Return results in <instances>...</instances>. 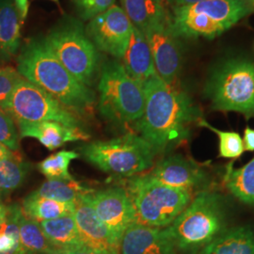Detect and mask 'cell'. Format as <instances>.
I'll use <instances>...</instances> for the list:
<instances>
[{
    "label": "cell",
    "instance_id": "obj_1",
    "mask_svg": "<svg viewBox=\"0 0 254 254\" xmlns=\"http://www.w3.org/2000/svg\"><path fill=\"white\" fill-rule=\"evenodd\" d=\"M145 108L136 124L139 136L163 154L185 141L194 123H199L200 111L187 93L164 82L157 74L143 83Z\"/></svg>",
    "mask_w": 254,
    "mask_h": 254
},
{
    "label": "cell",
    "instance_id": "obj_2",
    "mask_svg": "<svg viewBox=\"0 0 254 254\" xmlns=\"http://www.w3.org/2000/svg\"><path fill=\"white\" fill-rule=\"evenodd\" d=\"M17 71L75 115L88 114L93 109L95 93L61 64L45 39L27 42L18 56Z\"/></svg>",
    "mask_w": 254,
    "mask_h": 254
},
{
    "label": "cell",
    "instance_id": "obj_3",
    "mask_svg": "<svg viewBox=\"0 0 254 254\" xmlns=\"http://www.w3.org/2000/svg\"><path fill=\"white\" fill-rule=\"evenodd\" d=\"M225 211L220 195L201 191L173 223L166 228L176 249L202 250L224 230Z\"/></svg>",
    "mask_w": 254,
    "mask_h": 254
},
{
    "label": "cell",
    "instance_id": "obj_4",
    "mask_svg": "<svg viewBox=\"0 0 254 254\" xmlns=\"http://www.w3.org/2000/svg\"><path fill=\"white\" fill-rule=\"evenodd\" d=\"M126 190L136 223L149 227H169L192 200L190 191L166 186L148 174L129 179Z\"/></svg>",
    "mask_w": 254,
    "mask_h": 254
},
{
    "label": "cell",
    "instance_id": "obj_5",
    "mask_svg": "<svg viewBox=\"0 0 254 254\" xmlns=\"http://www.w3.org/2000/svg\"><path fill=\"white\" fill-rule=\"evenodd\" d=\"M98 91L99 110L109 122L136 124L142 117L145 108L143 84L131 77L121 63L112 61L103 66Z\"/></svg>",
    "mask_w": 254,
    "mask_h": 254
},
{
    "label": "cell",
    "instance_id": "obj_6",
    "mask_svg": "<svg viewBox=\"0 0 254 254\" xmlns=\"http://www.w3.org/2000/svg\"><path fill=\"white\" fill-rule=\"evenodd\" d=\"M85 159L99 170L119 177H134L154 165L155 153L142 136L135 133L83 146Z\"/></svg>",
    "mask_w": 254,
    "mask_h": 254
},
{
    "label": "cell",
    "instance_id": "obj_7",
    "mask_svg": "<svg viewBox=\"0 0 254 254\" xmlns=\"http://www.w3.org/2000/svg\"><path fill=\"white\" fill-rule=\"evenodd\" d=\"M205 92L213 109L254 115V64L233 59L211 74Z\"/></svg>",
    "mask_w": 254,
    "mask_h": 254
},
{
    "label": "cell",
    "instance_id": "obj_8",
    "mask_svg": "<svg viewBox=\"0 0 254 254\" xmlns=\"http://www.w3.org/2000/svg\"><path fill=\"white\" fill-rule=\"evenodd\" d=\"M61 64L84 85L91 87L99 70V56L82 25L65 21L50 30L45 38Z\"/></svg>",
    "mask_w": 254,
    "mask_h": 254
},
{
    "label": "cell",
    "instance_id": "obj_9",
    "mask_svg": "<svg viewBox=\"0 0 254 254\" xmlns=\"http://www.w3.org/2000/svg\"><path fill=\"white\" fill-rule=\"evenodd\" d=\"M5 110L17 125L57 122L67 127H80L74 113L23 76L12 91Z\"/></svg>",
    "mask_w": 254,
    "mask_h": 254
},
{
    "label": "cell",
    "instance_id": "obj_10",
    "mask_svg": "<svg viewBox=\"0 0 254 254\" xmlns=\"http://www.w3.org/2000/svg\"><path fill=\"white\" fill-rule=\"evenodd\" d=\"M133 24L124 9L113 5L99 15L91 19L86 34L102 52L122 59L126 53Z\"/></svg>",
    "mask_w": 254,
    "mask_h": 254
},
{
    "label": "cell",
    "instance_id": "obj_11",
    "mask_svg": "<svg viewBox=\"0 0 254 254\" xmlns=\"http://www.w3.org/2000/svg\"><path fill=\"white\" fill-rule=\"evenodd\" d=\"M151 48L156 74L169 85L176 81L183 64V51L179 37L168 18L155 24L143 32Z\"/></svg>",
    "mask_w": 254,
    "mask_h": 254
},
{
    "label": "cell",
    "instance_id": "obj_12",
    "mask_svg": "<svg viewBox=\"0 0 254 254\" xmlns=\"http://www.w3.org/2000/svg\"><path fill=\"white\" fill-rule=\"evenodd\" d=\"M84 198L90 202L98 218L121 243L127 229L136 222L134 206L127 190L109 188L91 190Z\"/></svg>",
    "mask_w": 254,
    "mask_h": 254
},
{
    "label": "cell",
    "instance_id": "obj_13",
    "mask_svg": "<svg viewBox=\"0 0 254 254\" xmlns=\"http://www.w3.org/2000/svg\"><path fill=\"white\" fill-rule=\"evenodd\" d=\"M84 196L75 203L73 215L82 244L102 253L120 254L121 243L98 218Z\"/></svg>",
    "mask_w": 254,
    "mask_h": 254
},
{
    "label": "cell",
    "instance_id": "obj_14",
    "mask_svg": "<svg viewBox=\"0 0 254 254\" xmlns=\"http://www.w3.org/2000/svg\"><path fill=\"white\" fill-rule=\"evenodd\" d=\"M148 175L166 186L190 192L206 180V174L200 166L179 154L164 158Z\"/></svg>",
    "mask_w": 254,
    "mask_h": 254
},
{
    "label": "cell",
    "instance_id": "obj_15",
    "mask_svg": "<svg viewBox=\"0 0 254 254\" xmlns=\"http://www.w3.org/2000/svg\"><path fill=\"white\" fill-rule=\"evenodd\" d=\"M120 254H176V247L166 228L135 222L122 238Z\"/></svg>",
    "mask_w": 254,
    "mask_h": 254
},
{
    "label": "cell",
    "instance_id": "obj_16",
    "mask_svg": "<svg viewBox=\"0 0 254 254\" xmlns=\"http://www.w3.org/2000/svg\"><path fill=\"white\" fill-rule=\"evenodd\" d=\"M19 135L33 137L48 150L54 151L67 142L86 140L90 136L80 127H70L57 122L18 125Z\"/></svg>",
    "mask_w": 254,
    "mask_h": 254
},
{
    "label": "cell",
    "instance_id": "obj_17",
    "mask_svg": "<svg viewBox=\"0 0 254 254\" xmlns=\"http://www.w3.org/2000/svg\"><path fill=\"white\" fill-rule=\"evenodd\" d=\"M122 59V64L127 73L136 81L143 84L156 74L153 55L145 35L134 26L126 53Z\"/></svg>",
    "mask_w": 254,
    "mask_h": 254
},
{
    "label": "cell",
    "instance_id": "obj_18",
    "mask_svg": "<svg viewBox=\"0 0 254 254\" xmlns=\"http://www.w3.org/2000/svg\"><path fill=\"white\" fill-rule=\"evenodd\" d=\"M190 12L204 13L226 30L254 11L252 0H205L190 6H181Z\"/></svg>",
    "mask_w": 254,
    "mask_h": 254
},
{
    "label": "cell",
    "instance_id": "obj_19",
    "mask_svg": "<svg viewBox=\"0 0 254 254\" xmlns=\"http://www.w3.org/2000/svg\"><path fill=\"white\" fill-rule=\"evenodd\" d=\"M171 20L173 31L178 37L201 36L213 39L226 30L219 23L206 14L190 12L181 7L175 8L173 19Z\"/></svg>",
    "mask_w": 254,
    "mask_h": 254
},
{
    "label": "cell",
    "instance_id": "obj_20",
    "mask_svg": "<svg viewBox=\"0 0 254 254\" xmlns=\"http://www.w3.org/2000/svg\"><path fill=\"white\" fill-rule=\"evenodd\" d=\"M23 21L12 0H3L0 6V64L14 57L20 46Z\"/></svg>",
    "mask_w": 254,
    "mask_h": 254
},
{
    "label": "cell",
    "instance_id": "obj_21",
    "mask_svg": "<svg viewBox=\"0 0 254 254\" xmlns=\"http://www.w3.org/2000/svg\"><path fill=\"white\" fill-rule=\"evenodd\" d=\"M200 254H254V231L247 226L223 231Z\"/></svg>",
    "mask_w": 254,
    "mask_h": 254
},
{
    "label": "cell",
    "instance_id": "obj_22",
    "mask_svg": "<svg viewBox=\"0 0 254 254\" xmlns=\"http://www.w3.org/2000/svg\"><path fill=\"white\" fill-rule=\"evenodd\" d=\"M124 11L141 32L169 18L162 0H121Z\"/></svg>",
    "mask_w": 254,
    "mask_h": 254
},
{
    "label": "cell",
    "instance_id": "obj_23",
    "mask_svg": "<svg viewBox=\"0 0 254 254\" xmlns=\"http://www.w3.org/2000/svg\"><path fill=\"white\" fill-rule=\"evenodd\" d=\"M40 225L48 241L60 252L83 245L73 215L42 221Z\"/></svg>",
    "mask_w": 254,
    "mask_h": 254
},
{
    "label": "cell",
    "instance_id": "obj_24",
    "mask_svg": "<svg viewBox=\"0 0 254 254\" xmlns=\"http://www.w3.org/2000/svg\"><path fill=\"white\" fill-rule=\"evenodd\" d=\"M21 208L27 218L42 222L73 215L75 203L46 199L30 193L23 200Z\"/></svg>",
    "mask_w": 254,
    "mask_h": 254
},
{
    "label": "cell",
    "instance_id": "obj_25",
    "mask_svg": "<svg viewBox=\"0 0 254 254\" xmlns=\"http://www.w3.org/2000/svg\"><path fill=\"white\" fill-rule=\"evenodd\" d=\"M19 238L25 254H59L57 250L46 238L40 222L27 218L21 212L18 219Z\"/></svg>",
    "mask_w": 254,
    "mask_h": 254
},
{
    "label": "cell",
    "instance_id": "obj_26",
    "mask_svg": "<svg viewBox=\"0 0 254 254\" xmlns=\"http://www.w3.org/2000/svg\"><path fill=\"white\" fill-rule=\"evenodd\" d=\"M224 183L236 199L254 205V157L240 169H234L233 165L226 168Z\"/></svg>",
    "mask_w": 254,
    "mask_h": 254
},
{
    "label": "cell",
    "instance_id": "obj_27",
    "mask_svg": "<svg viewBox=\"0 0 254 254\" xmlns=\"http://www.w3.org/2000/svg\"><path fill=\"white\" fill-rule=\"evenodd\" d=\"M30 165L16 152L0 159V203L3 198L19 189L26 180Z\"/></svg>",
    "mask_w": 254,
    "mask_h": 254
},
{
    "label": "cell",
    "instance_id": "obj_28",
    "mask_svg": "<svg viewBox=\"0 0 254 254\" xmlns=\"http://www.w3.org/2000/svg\"><path fill=\"white\" fill-rule=\"evenodd\" d=\"M92 190L83 187L79 182L64 179H47L36 190L31 192L32 195L46 199L76 203L82 197Z\"/></svg>",
    "mask_w": 254,
    "mask_h": 254
},
{
    "label": "cell",
    "instance_id": "obj_29",
    "mask_svg": "<svg viewBox=\"0 0 254 254\" xmlns=\"http://www.w3.org/2000/svg\"><path fill=\"white\" fill-rule=\"evenodd\" d=\"M22 212L21 205H8V214L0 226V254H25L19 238L18 219Z\"/></svg>",
    "mask_w": 254,
    "mask_h": 254
},
{
    "label": "cell",
    "instance_id": "obj_30",
    "mask_svg": "<svg viewBox=\"0 0 254 254\" xmlns=\"http://www.w3.org/2000/svg\"><path fill=\"white\" fill-rule=\"evenodd\" d=\"M78 157L79 154L74 151L62 150L41 161L38 164V169L47 179L72 180L73 177L69 173V167L71 162Z\"/></svg>",
    "mask_w": 254,
    "mask_h": 254
},
{
    "label": "cell",
    "instance_id": "obj_31",
    "mask_svg": "<svg viewBox=\"0 0 254 254\" xmlns=\"http://www.w3.org/2000/svg\"><path fill=\"white\" fill-rule=\"evenodd\" d=\"M200 127H206L213 131L219 138V156L224 158L235 159L240 157L245 151L243 138L236 132H226L218 130L216 127H212L208 123L200 119L198 123Z\"/></svg>",
    "mask_w": 254,
    "mask_h": 254
},
{
    "label": "cell",
    "instance_id": "obj_32",
    "mask_svg": "<svg viewBox=\"0 0 254 254\" xmlns=\"http://www.w3.org/2000/svg\"><path fill=\"white\" fill-rule=\"evenodd\" d=\"M19 133L15 122L9 113L0 108V143L13 152L19 149Z\"/></svg>",
    "mask_w": 254,
    "mask_h": 254
},
{
    "label": "cell",
    "instance_id": "obj_33",
    "mask_svg": "<svg viewBox=\"0 0 254 254\" xmlns=\"http://www.w3.org/2000/svg\"><path fill=\"white\" fill-rule=\"evenodd\" d=\"M21 77L17 70L11 67H0V108L6 109L12 91Z\"/></svg>",
    "mask_w": 254,
    "mask_h": 254
},
{
    "label": "cell",
    "instance_id": "obj_34",
    "mask_svg": "<svg viewBox=\"0 0 254 254\" xmlns=\"http://www.w3.org/2000/svg\"><path fill=\"white\" fill-rule=\"evenodd\" d=\"M73 2L79 16L84 20H89L112 7L115 0H73Z\"/></svg>",
    "mask_w": 254,
    "mask_h": 254
},
{
    "label": "cell",
    "instance_id": "obj_35",
    "mask_svg": "<svg viewBox=\"0 0 254 254\" xmlns=\"http://www.w3.org/2000/svg\"><path fill=\"white\" fill-rule=\"evenodd\" d=\"M59 254H109L107 253H102L95 250L90 249L86 246L81 245L72 249H68L65 251H61Z\"/></svg>",
    "mask_w": 254,
    "mask_h": 254
},
{
    "label": "cell",
    "instance_id": "obj_36",
    "mask_svg": "<svg viewBox=\"0 0 254 254\" xmlns=\"http://www.w3.org/2000/svg\"><path fill=\"white\" fill-rule=\"evenodd\" d=\"M243 143L246 151L254 152V129L251 127H247L244 131Z\"/></svg>",
    "mask_w": 254,
    "mask_h": 254
},
{
    "label": "cell",
    "instance_id": "obj_37",
    "mask_svg": "<svg viewBox=\"0 0 254 254\" xmlns=\"http://www.w3.org/2000/svg\"><path fill=\"white\" fill-rule=\"evenodd\" d=\"M14 4L18 10L20 18L24 22V20L27 18L28 14V9H29L28 0H14Z\"/></svg>",
    "mask_w": 254,
    "mask_h": 254
},
{
    "label": "cell",
    "instance_id": "obj_38",
    "mask_svg": "<svg viewBox=\"0 0 254 254\" xmlns=\"http://www.w3.org/2000/svg\"><path fill=\"white\" fill-rule=\"evenodd\" d=\"M174 1L177 4V7H181V6H190L193 4H197L205 0H174Z\"/></svg>",
    "mask_w": 254,
    "mask_h": 254
},
{
    "label": "cell",
    "instance_id": "obj_39",
    "mask_svg": "<svg viewBox=\"0 0 254 254\" xmlns=\"http://www.w3.org/2000/svg\"><path fill=\"white\" fill-rule=\"evenodd\" d=\"M8 214V205H5L3 202L0 203V226L5 221Z\"/></svg>",
    "mask_w": 254,
    "mask_h": 254
},
{
    "label": "cell",
    "instance_id": "obj_40",
    "mask_svg": "<svg viewBox=\"0 0 254 254\" xmlns=\"http://www.w3.org/2000/svg\"><path fill=\"white\" fill-rule=\"evenodd\" d=\"M13 153H14V152H13V151H11V150L9 149L7 146H5L4 144L0 143V159L5 158V157L9 156L10 154H13Z\"/></svg>",
    "mask_w": 254,
    "mask_h": 254
},
{
    "label": "cell",
    "instance_id": "obj_41",
    "mask_svg": "<svg viewBox=\"0 0 254 254\" xmlns=\"http://www.w3.org/2000/svg\"><path fill=\"white\" fill-rule=\"evenodd\" d=\"M252 7H253V9L254 10V0H252Z\"/></svg>",
    "mask_w": 254,
    "mask_h": 254
},
{
    "label": "cell",
    "instance_id": "obj_42",
    "mask_svg": "<svg viewBox=\"0 0 254 254\" xmlns=\"http://www.w3.org/2000/svg\"><path fill=\"white\" fill-rule=\"evenodd\" d=\"M51 1H55V2H58L59 0H51Z\"/></svg>",
    "mask_w": 254,
    "mask_h": 254
},
{
    "label": "cell",
    "instance_id": "obj_43",
    "mask_svg": "<svg viewBox=\"0 0 254 254\" xmlns=\"http://www.w3.org/2000/svg\"><path fill=\"white\" fill-rule=\"evenodd\" d=\"M2 1H3V0H0V6H1V3H2Z\"/></svg>",
    "mask_w": 254,
    "mask_h": 254
}]
</instances>
